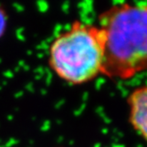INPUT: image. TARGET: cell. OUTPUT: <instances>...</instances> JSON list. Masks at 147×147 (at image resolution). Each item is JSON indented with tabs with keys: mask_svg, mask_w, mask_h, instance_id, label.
<instances>
[{
	"mask_svg": "<svg viewBox=\"0 0 147 147\" xmlns=\"http://www.w3.org/2000/svg\"><path fill=\"white\" fill-rule=\"evenodd\" d=\"M104 36L102 75L128 80L146 69L147 5L122 2L113 5L98 16Z\"/></svg>",
	"mask_w": 147,
	"mask_h": 147,
	"instance_id": "obj_1",
	"label": "cell"
},
{
	"mask_svg": "<svg viewBox=\"0 0 147 147\" xmlns=\"http://www.w3.org/2000/svg\"><path fill=\"white\" fill-rule=\"evenodd\" d=\"M104 55V36L99 27L76 20L51 42L48 64L65 82L82 85L102 75Z\"/></svg>",
	"mask_w": 147,
	"mask_h": 147,
	"instance_id": "obj_2",
	"label": "cell"
},
{
	"mask_svg": "<svg viewBox=\"0 0 147 147\" xmlns=\"http://www.w3.org/2000/svg\"><path fill=\"white\" fill-rule=\"evenodd\" d=\"M128 122L134 131L146 140L147 137V88L138 86L128 94Z\"/></svg>",
	"mask_w": 147,
	"mask_h": 147,
	"instance_id": "obj_3",
	"label": "cell"
},
{
	"mask_svg": "<svg viewBox=\"0 0 147 147\" xmlns=\"http://www.w3.org/2000/svg\"><path fill=\"white\" fill-rule=\"evenodd\" d=\"M7 13L5 10L2 6H0V38L3 36V35L5 32L7 27Z\"/></svg>",
	"mask_w": 147,
	"mask_h": 147,
	"instance_id": "obj_4",
	"label": "cell"
}]
</instances>
